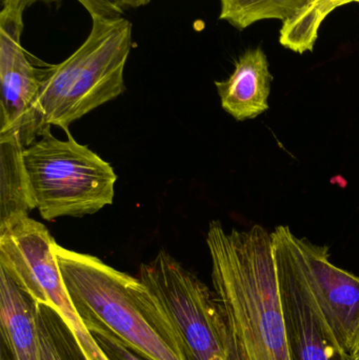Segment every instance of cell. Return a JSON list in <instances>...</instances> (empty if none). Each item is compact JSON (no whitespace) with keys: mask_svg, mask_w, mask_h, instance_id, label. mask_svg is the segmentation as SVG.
I'll list each match as a JSON object with an SVG mask.
<instances>
[{"mask_svg":"<svg viewBox=\"0 0 359 360\" xmlns=\"http://www.w3.org/2000/svg\"><path fill=\"white\" fill-rule=\"evenodd\" d=\"M207 245L227 360H290L272 233L209 224Z\"/></svg>","mask_w":359,"mask_h":360,"instance_id":"6da1fadb","label":"cell"},{"mask_svg":"<svg viewBox=\"0 0 359 360\" xmlns=\"http://www.w3.org/2000/svg\"><path fill=\"white\" fill-rule=\"evenodd\" d=\"M53 250L67 295L86 329L103 328L147 360H185L170 321L138 277L56 243Z\"/></svg>","mask_w":359,"mask_h":360,"instance_id":"7a4b0ae2","label":"cell"},{"mask_svg":"<svg viewBox=\"0 0 359 360\" xmlns=\"http://www.w3.org/2000/svg\"><path fill=\"white\" fill-rule=\"evenodd\" d=\"M84 44L63 63L40 71L37 111L46 130L70 124L126 91L124 73L132 48L124 17H92Z\"/></svg>","mask_w":359,"mask_h":360,"instance_id":"3957f363","label":"cell"},{"mask_svg":"<svg viewBox=\"0 0 359 360\" xmlns=\"http://www.w3.org/2000/svg\"><path fill=\"white\" fill-rule=\"evenodd\" d=\"M67 141L51 133L23 149L34 209L44 219L82 217L113 203L117 175L67 131Z\"/></svg>","mask_w":359,"mask_h":360,"instance_id":"277c9868","label":"cell"},{"mask_svg":"<svg viewBox=\"0 0 359 360\" xmlns=\"http://www.w3.org/2000/svg\"><path fill=\"white\" fill-rule=\"evenodd\" d=\"M178 338L185 360H227L225 330L214 292L166 251L139 268Z\"/></svg>","mask_w":359,"mask_h":360,"instance_id":"5b68a950","label":"cell"},{"mask_svg":"<svg viewBox=\"0 0 359 360\" xmlns=\"http://www.w3.org/2000/svg\"><path fill=\"white\" fill-rule=\"evenodd\" d=\"M272 233L290 360H356L341 347L308 278L297 239L287 226Z\"/></svg>","mask_w":359,"mask_h":360,"instance_id":"8992f818","label":"cell"},{"mask_svg":"<svg viewBox=\"0 0 359 360\" xmlns=\"http://www.w3.org/2000/svg\"><path fill=\"white\" fill-rule=\"evenodd\" d=\"M27 8L22 2L4 0L0 14V136L17 137L25 148L51 133L37 111L40 71L30 63L20 42Z\"/></svg>","mask_w":359,"mask_h":360,"instance_id":"52a82bcc","label":"cell"},{"mask_svg":"<svg viewBox=\"0 0 359 360\" xmlns=\"http://www.w3.org/2000/svg\"><path fill=\"white\" fill-rule=\"evenodd\" d=\"M54 240L44 224L29 216L0 230V268L37 304L63 287Z\"/></svg>","mask_w":359,"mask_h":360,"instance_id":"ba28073f","label":"cell"},{"mask_svg":"<svg viewBox=\"0 0 359 360\" xmlns=\"http://www.w3.org/2000/svg\"><path fill=\"white\" fill-rule=\"evenodd\" d=\"M312 290L339 344L353 354L359 330V277L335 266L328 247L297 239Z\"/></svg>","mask_w":359,"mask_h":360,"instance_id":"9c48e42d","label":"cell"},{"mask_svg":"<svg viewBox=\"0 0 359 360\" xmlns=\"http://www.w3.org/2000/svg\"><path fill=\"white\" fill-rule=\"evenodd\" d=\"M272 82L267 55L256 48L240 55L233 73L215 86L223 109L237 122H244L268 111Z\"/></svg>","mask_w":359,"mask_h":360,"instance_id":"30bf717a","label":"cell"},{"mask_svg":"<svg viewBox=\"0 0 359 360\" xmlns=\"http://www.w3.org/2000/svg\"><path fill=\"white\" fill-rule=\"evenodd\" d=\"M0 323L13 360H39L36 302L0 268Z\"/></svg>","mask_w":359,"mask_h":360,"instance_id":"8fae6325","label":"cell"},{"mask_svg":"<svg viewBox=\"0 0 359 360\" xmlns=\"http://www.w3.org/2000/svg\"><path fill=\"white\" fill-rule=\"evenodd\" d=\"M23 149L17 137L0 136V230L27 217L34 209Z\"/></svg>","mask_w":359,"mask_h":360,"instance_id":"7c38bea8","label":"cell"},{"mask_svg":"<svg viewBox=\"0 0 359 360\" xmlns=\"http://www.w3.org/2000/svg\"><path fill=\"white\" fill-rule=\"evenodd\" d=\"M352 2L359 4V0H310L299 14L282 22L280 44L299 54L312 52L322 21L335 8Z\"/></svg>","mask_w":359,"mask_h":360,"instance_id":"4fadbf2b","label":"cell"},{"mask_svg":"<svg viewBox=\"0 0 359 360\" xmlns=\"http://www.w3.org/2000/svg\"><path fill=\"white\" fill-rule=\"evenodd\" d=\"M219 19L242 31L263 19L286 22L299 14L310 0H219Z\"/></svg>","mask_w":359,"mask_h":360,"instance_id":"5bb4252c","label":"cell"},{"mask_svg":"<svg viewBox=\"0 0 359 360\" xmlns=\"http://www.w3.org/2000/svg\"><path fill=\"white\" fill-rule=\"evenodd\" d=\"M39 360H71V342L74 336L59 313L46 304L36 302Z\"/></svg>","mask_w":359,"mask_h":360,"instance_id":"9a60e30c","label":"cell"},{"mask_svg":"<svg viewBox=\"0 0 359 360\" xmlns=\"http://www.w3.org/2000/svg\"><path fill=\"white\" fill-rule=\"evenodd\" d=\"M88 330L110 360H147L131 350L117 336L103 328L92 327Z\"/></svg>","mask_w":359,"mask_h":360,"instance_id":"2e32d148","label":"cell"},{"mask_svg":"<svg viewBox=\"0 0 359 360\" xmlns=\"http://www.w3.org/2000/svg\"><path fill=\"white\" fill-rule=\"evenodd\" d=\"M90 13L91 17L105 18L122 17L128 6H132L130 0H78Z\"/></svg>","mask_w":359,"mask_h":360,"instance_id":"e0dca14e","label":"cell"},{"mask_svg":"<svg viewBox=\"0 0 359 360\" xmlns=\"http://www.w3.org/2000/svg\"><path fill=\"white\" fill-rule=\"evenodd\" d=\"M132 8H138V6H145L149 4L151 0H130Z\"/></svg>","mask_w":359,"mask_h":360,"instance_id":"ac0fdd59","label":"cell"},{"mask_svg":"<svg viewBox=\"0 0 359 360\" xmlns=\"http://www.w3.org/2000/svg\"><path fill=\"white\" fill-rule=\"evenodd\" d=\"M16 1L22 2L25 6H29L31 4H35V2L38 1H44V2H52V1H59V0H16Z\"/></svg>","mask_w":359,"mask_h":360,"instance_id":"d6986e66","label":"cell"},{"mask_svg":"<svg viewBox=\"0 0 359 360\" xmlns=\"http://www.w3.org/2000/svg\"><path fill=\"white\" fill-rule=\"evenodd\" d=\"M353 357L356 360H359V330L358 334V338H356L355 347H354L353 350Z\"/></svg>","mask_w":359,"mask_h":360,"instance_id":"ffe728a7","label":"cell"},{"mask_svg":"<svg viewBox=\"0 0 359 360\" xmlns=\"http://www.w3.org/2000/svg\"><path fill=\"white\" fill-rule=\"evenodd\" d=\"M1 360H13V359H4V356H2L1 357Z\"/></svg>","mask_w":359,"mask_h":360,"instance_id":"44dd1931","label":"cell"}]
</instances>
